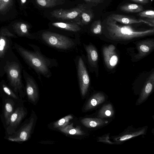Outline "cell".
I'll use <instances>...</instances> for the list:
<instances>
[{
  "label": "cell",
  "mask_w": 154,
  "mask_h": 154,
  "mask_svg": "<svg viewBox=\"0 0 154 154\" xmlns=\"http://www.w3.org/2000/svg\"><path fill=\"white\" fill-rule=\"evenodd\" d=\"M33 51L29 50L15 43L13 46L25 63L37 74L39 78L41 76L49 78L52 76L51 69L58 65L57 60L45 56L42 53L39 47L28 44Z\"/></svg>",
  "instance_id": "obj_1"
},
{
  "label": "cell",
  "mask_w": 154,
  "mask_h": 154,
  "mask_svg": "<svg viewBox=\"0 0 154 154\" xmlns=\"http://www.w3.org/2000/svg\"><path fill=\"white\" fill-rule=\"evenodd\" d=\"M102 32L108 40L115 43L126 44L153 35L154 29L138 30L130 25H119L110 16L102 28Z\"/></svg>",
  "instance_id": "obj_2"
},
{
  "label": "cell",
  "mask_w": 154,
  "mask_h": 154,
  "mask_svg": "<svg viewBox=\"0 0 154 154\" xmlns=\"http://www.w3.org/2000/svg\"><path fill=\"white\" fill-rule=\"evenodd\" d=\"M23 69L21 63L13 51L0 60V76L6 75L7 84L21 99L26 94L22 80Z\"/></svg>",
  "instance_id": "obj_3"
},
{
  "label": "cell",
  "mask_w": 154,
  "mask_h": 154,
  "mask_svg": "<svg viewBox=\"0 0 154 154\" xmlns=\"http://www.w3.org/2000/svg\"><path fill=\"white\" fill-rule=\"evenodd\" d=\"M35 39L52 48L62 51L73 49L79 44L80 38L71 37L48 29L34 33Z\"/></svg>",
  "instance_id": "obj_4"
},
{
  "label": "cell",
  "mask_w": 154,
  "mask_h": 154,
  "mask_svg": "<svg viewBox=\"0 0 154 154\" xmlns=\"http://www.w3.org/2000/svg\"><path fill=\"white\" fill-rule=\"evenodd\" d=\"M88 8V5L82 2L69 8H60L43 12L44 15L50 21H58L79 24L80 14Z\"/></svg>",
  "instance_id": "obj_5"
},
{
  "label": "cell",
  "mask_w": 154,
  "mask_h": 154,
  "mask_svg": "<svg viewBox=\"0 0 154 154\" xmlns=\"http://www.w3.org/2000/svg\"><path fill=\"white\" fill-rule=\"evenodd\" d=\"M48 26L51 31L75 38H79L83 31V27L76 23L50 21Z\"/></svg>",
  "instance_id": "obj_6"
},
{
  "label": "cell",
  "mask_w": 154,
  "mask_h": 154,
  "mask_svg": "<svg viewBox=\"0 0 154 154\" xmlns=\"http://www.w3.org/2000/svg\"><path fill=\"white\" fill-rule=\"evenodd\" d=\"M35 7L44 11L60 8H69L75 6L78 1L70 0H33Z\"/></svg>",
  "instance_id": "obj_7"
},
{
  "label": "cell",
  "mask_w": 154,
  "mask_h": 154,
  "mask_svg": "<svg viewBox=\"0 0 154 154\" xmlns=\"http://www.w3.org/2000/svg\"><path fill=\"white\" fill-rule=\"evenodd\" d=\"M34 122V118L31 117L28 122L19 126L13 134L5 135V138L9 141L19 143L27 140L30 137Z\"/></svg>",
  "instance_id": "obj_8"
},
{
  "label": "cell",
  "mask_w": 154,
  "mask_h": 154,
  "mask_svg": "<svg viewBox=\"0 0 154 154\" xmlns=\"http://www.w3.org/2000/svg\"><path fill=\"white\" fill-rule=\"evenodd\" d=\"M76 67L81 92L84 97L88 91L90 79L84 61L81 56H79L76 59Z\"/></svg>",
  "instance_id": "obj_9"
},
{
  "label": "cell",
  "mask_w": 154,
  "mask_h": 154,
  "mask_svg": "<svg viewBox=\"0 0 154 154\" xmlns=\"http://www.w3.org/2000/svg\"><path fill=\"white\" fill-rule=\"evenodd\" d=\"M21 104H17L14 112L11 115L9 124L5 128L6 135L14 134L26 116L27 113L26 110Z\"/></svg>",
  "instance_id": "obj_10"
},
{
  "label": "cell",
  "mask_w": 154,
  "mask_h": 154,
  "mask_svg": "<svg viewBox=\"0 0 154 154\" xmlns=\"http://www.w3.org/2000/svg\"><path fill=\"white\" fill-rule=\"evenodd\" d=\"M17 37L6 28L2 29L0 30V60L13 51L11 38H16Z\"/></svg>",
  "instance_id": "obj_11"
},
{
  "label": "cell",
  "mask_w": 154,
  "mask_h": 154,
  "mask_svg": "<svg viewBox=\"0 0 154 154\" xmlns=\"http://www.w3.org/2000/svg\"><path fill=\"white\" fill-rule=\"evenodd\" d=\"M23 75L25 82V91L28 98L30 101L35 102L38 96L37 84L33 77L24 69L23 70Z\"/></svg>",
  "instance_id": "obj_12"
},
{
  "label": "cell",
  "mask_w": 154,
  "mask_h": 154,
  "mask_svg": "<svg viewBox=\"0 0 154 154\" xmlns=\"http://www.w3.org/2000/svg\"><path fill=\"white\" fill-rule=\"evenodd\" d=\"M2 98V112L1 118L5 128L9 124L11 115L17 104L11 98L6 95H0Z\"/></svg>",
  "instance_id": "obj_13"
},
{
  "label": "cell",
  "mask_w": 154,
  "mask_h": 154,
  "mask_svg": "<svg viewBox=\"0 0 154 154\" xmlns=\"http://www.w3.org/2000/svg\"><path fill=\"white\" fill-rule=\"evenodd\" d=\"M137 53L134 56L136 61L139 60L148 55L154 49V39L147 38L137 42L136 44Z\"/></svg>",
  "instance_id": "obj_14"
},
{
  "label": "cell",
  "mask_w": 154,
  "mask_h": 154,
  "mask_svg": "<svg viewBox=\"0 0 154 154\" xmlns=\"http://www.w3.org/2000/svg\"><path fill=\"white\" fill-rule=\"evenodd\" d=\"M102 54L106 66L109 69H113L117 65L119 58L116 51V47L113 45L103 47Z\"/></svg>",
  "instance_id": "obj_15"
},
{
  "label": "cell",
  "mask_w": 154,
  "mask_h": 154,
  "mask_svg": "<svg viewBox=\"0 0 154 154\" xmlns=\"http://www.w3.org/2000/svg\"><path fill=\"white\" fill-rule=\"evenodd\" d=\"M154 87V72L153 71L146 79L140 93L137 105L144 102L152 91Z\"/></svg>",
  "instance_id": "obj_16"
},
{
  "label": "cell",
  "mask_w": 154,
  "mask_h": 154,
  "mask_svg": "<svg viewBox=\"0 0 154 154\" xmlns=\"http://www.w3.org/2000/svg\"><path fill=\"white\" fill-rule=\"evenodd\" d=\"M30 26L27 23L23 22L17 23L13 25L14 33L18 36L25 37L30 39H35L34 33L29 31Z\"/></svg>",
  "instance_id": "obj_17"
},
{
  "label": "cell",
  "mask_w": 154,
  "mask_h": 154,
  "mask_svg": "<svg viewBox=\"0 0 154 154\" xmlns=\"http://www.w3.org/2000/svg\"><path fill=\"white\" fill-rule=\"evenodd\" d=\"M83 46L87 53L89 65L93 68H96L97 66L98 54L96 48L91 43L88 45L84 44Z\"/></svg>",
  "instance_id": "obj_18"
},
{
  "label": "cell",
  "mask_w": 154,
  "mask_h": 154,
  "mask_svg": "<svg viewBox=\"0 0 154 154\" xmlns=\"http://www.w3.org/2000/svg\"><path fill=\"white\" fill-rule=\"evenodd\" d=\"M110 16L112 18L117 22L122 24H131L140 23H144L151 26H154V24L146 20L137 19L132 17L118 14H112Z\"/></svg>",
  "instance_id": "obj_19"
},
{
  "label": "cell",
  "mask_w": 154,
  "mask_h": 154,
  "mask_svg": "<svg viewBox=\"0 0 154 154\" xmlns=\"http://www.w3.org/2000/svg\"><path fill=\"white\" fill-rule=\"evenodd\" d=\"M0 95H4L12 99L17 104L22 103V99L10 87L4 80L0 82Z\"/></svg>",
  "instance_id": "obj_20"
},
{
  "label": "cell",
  "mask_w": 154,
  "mask_h": 154,
  "mask_svg": "<svg viewBox=\"0 0 154 154\" xmlns=\"http://www.w3.org/2000/svg\"><path fill=\"white\" fill-rule=\"evenodd\" d=\"M104 95L101 93H98L93 95L89 100L84 108L85 111L92 109L101 104L105 101Z\"/></svg>",
  "instance_id": "obj_21"
},
{
  "label": "cell",
  "mask_w": 154,
  "mask_h": 154,
  "mask_svg": "<svg viewBox=\"0 0 154 154\" xmlns=\"http://www.w3.org/2000/svg\"><path fill=\"white\" fill-rule=\"evenodd\" d=\"M82 123L88 128L101 126L108 123V121L100 118H85L81 120Z\"/></svg>",
  "instance_id": "obj_22"
},
{
  "label": "cell",
  "mask_w": 154,
  "mask_h": 154,
  "mask_svg": "<svg viewBox=\"0 0 154 154\" xmlns=\"http://www.w3.org/2000/svg\"><path fill=\"white\" fill-rule=\"evenodd\" d=\"M58 129L63 132L68 134L82 135L84 134L80 127L77 126L76 127H74L73 123Z\"/></svg>",
  "instance_id": "obj_23"
},
{
  "label": "cell",
  "mask_w": 154,
  "mask_h": 154,
  "mask_svg": "<svg viewBox=\"0 0 154 154\" xmlns=\"http://www.w3.org/2000/svg\"><path fill=\"white\" fill-rule=\"evenodd\" d=\"M93 14L90 9L88 8L81 13L79 19V24L82 27L88 24L92 20Z\"/></svg>",
  "instance_id": "obj_24"
},
{
  "label": "cell",
  "mask_w": 154,
  "mask_h": 154,
  "mask_svg": "<svg viewBox=\"0 0 154 154\" xmlns=\"http://www.w3.org/2000/svg\"><path fill=\"white\" fill-rule=\"evenodd\" d=\"M114 111L111 104L108 103L104 105L99 110L97 117L99 118L110 117L113 116Z\"/></svg>",
  "instance_id": "obj_25"
},
{
  "label": "cell",
  "mask_w": 154,
  "mask_h": 154,
  "mask_svg": "<svg viewBox=\"0 0 154 154\" xmlns=\"http://www.w3.org/2000/svg\"><path fill=\"white\" fill-rule=\"evenodd\" d=\"M120 10L127 13H138L143 11V7L135 4H126L120 7Z\"/></svg>",
  "instance_id": "obj_26"
},
{
  "label": "cell",
  "mask_w": 154,
  "mask_h": 154,
  "mask_svg": "<svg viewBox=\"0 0 154 154\" xmlns=\"http://www.w3.org/2000/svg\"><path fill=\"white\" fill-rule=\"evenodd\" d=\"M145 129L144 128L134 132L128 133L115 138L114 140L117 142H122L131 138L144 134Z\"/></svg>",
  "instance_id": "obj_27"
},
{
  "label": "cell",
  "mask_w": 154,
  "mask_h": 154,
  "mask_svg": "<svg viewBox=\"0 0 154 154\" xmlns=\"http://www.w3.org/2000/svg\"><path fill=\"white\" fill-rule=\"evenodd\" d=\"M73 118L72 115H70L63 117L54 123V128L58 129L66 126L68 124L69 121Z\"/></svg>",
  "instance_id": "obj_28"
},
{
  "label": "cell",
  "mask_w": 154,
  "mask_h": 154,
  "mask_svg": "<svg viewBox=\"0 0 154 154\" xmlns=\"http://www.w3.org/2000/svg\"><path fill=\"white\" fill-rule=\"evenodd\" d=\"M91 32L95 35H100L102 32V27L100 20H97L93 22L90 27Z\"/></svg>",
  "instance_id": "obj_29"
},
{
  "label": "cell",
  "mask_w": 154,
  "mask_h": 154,
  "mask_svg": "<svg viewBox=\"0 0 154 154\" xmlns=\"http://www.w3.org/2000/svg\"><path fill=\"white\" fill-rule=\"evenodd\" d=\"M138 15L142 17L154 19V11L152 10H149L142 11L139 12Z\"/></svg>",
  "instance_id": "obj_30"
},
{
  "label": "cell",
  "mask_w": 154,
  "mask_h": 154,
  "mask_svg": "<svg viewBox=\"0 0 154 154\" xmlns=\"http://www.w3.org/2000/svg\"><path fill=\"white\" fill-rule=\"evenodd\" d=\"M12 0H0V11L6 10L12 4Z\"/></svg>",
  "instance_id": "obj_31"
},
{
  "label": "cell",
  "mask_w": 154,
  "mask_h": 154,
  "mask_svg": "<svg viewBox=\"0 0 154 154\" xmlns=\"http://www.w3.org/2000/svg\"><path fill=\"white\" fill-rule=\"evenodd\" d=\"M105 0H76V1L79 2L80 1H84L85 2L88 3H95L99 4L103 2Z\"/></svg>",
  "instance_id": "obj_32"
},
{
  "label": "cell",
  "mask_w": 154,
  "mask_h": 154,
  "mask_svg": "<svg viewBox=\"0 0 154 154\" xmlns=\"http://www.w3.org/2000/svg\"><path fill=\"white\" fill-rule=\"evenodd\" d=\"M132 1L136 2V3H140L141 4H146L149 2V0H130Z\"/></svg>",
  "instance_id": "obj_33"
},
{
  "label": "cell",
  "mask_w": 154,
  "mask_h": 154,
  "mask_svg": "<svg viewBox=\"0 0 154 154\" xmlns=\"http://www.w3.org/2000/svg\"><path fill=\"white\" fill-rule=\"evenodd\" d=\"M20 1L21 4L23 5L26 2L27 0H20Z\"/></svg>",
  "instance_id": "obj_34"
}]
</instances>
